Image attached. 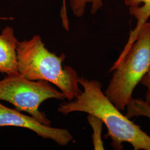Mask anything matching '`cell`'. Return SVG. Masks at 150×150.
Masks as SVG:
<instances>
[{
    "instance_id": "5b68a950",
    "label": "cell",
    "mask_w": 150,
    "mask_h": 150,
    "mask_svg": "<svg viewBox=\"0 0 150 150\" xmlns=\"http://www.w3.org/2000/svg\"><path fill=\"white\" fill-rule=\"evenodd\" d=\"M18 127L31 130L44 139L53 140L64 146L73 140L67 129L54 128L43 125L31 116H27L16 108L6 107L0 102V127Z\"/></svg>"
},
{
    "instance_id": "8992f818",
    "label": "cell",
    "mask_w": 150,
    "mask_h": 150,
    "mask_svg": "<svg viewBox=\"0 0 150 150\" xmlns=\"http://www.w3.org/2000/svg\"><path fill=\"white\" fill-rule=\"evenodd\" d=\"M125 4L129 8V14L136 20V25L129 35V38L118 59L114 62L110 71H112L123 59L134 42L140 29L148 22L150 17V0H125Z\"/></svg>"
},
{
    "instance_id": "8fae6325",
    "label": "cell",
    "mask_w": 150,
    "mask_h": 150,
    "mask_svg": "<svg viewBox=\"0 0 150 150\" xmlns=\"http://www.w3.org/2000/svg\"><path fill=\"white\" fill-rule=\"evenodd\" d=\"M140 83L147 89L145 94V101L150 103V70L144 76Z\"/></svg>"
},
{
    "instance_id": "52a82bcc",
    "label": "cell",
    "mask_w": 150,
    "mask_h": 150,
    "mask_svg": "<svg viewBox=\"0 0 150 150\" xmlns=\"http://www.w3.org/2000/svg\"><path fill=\"white\" fill-rule=\"evenodd\" d=\"M18 41L13 28L7 26L0 34V73L12 75L18 73L16 48Z\"/></svg>"
},
{
    "instance_id": "3957f363",
    "label": "cell",
    "mask_w": 150,
    "mask_h": 150,
    "mask_svg": "<svg viewBox=\"0 0 150 150\" xmlns=\"http://www.w3.org/2000/svg\"><path fill=\"white\" fill-rule=\"evenodd\" d=\"M150 70V22L141 27L134 42L118 66L105 94L120 111L133 100L136 87Z\"/></svg>"
},
{
    "instance_id": "6da1fadb",
    "label": "cell",
    "mask_w": 150,
    "mask_h": 150,
    "mask_svg": "<svg viewBox=\"0 0 150 150\" xmlns=\"http://www.w3.org/2000/svg\"><path fill=\"white\" fill-rule=\"evenodd\" d=\"M83 90L74 100L61 103L59 112L67 115L74 112L87 113L100 119L107 127V136L115 150H122L128 143L134 150H150V136L116 107L102 90V83L95 80L79 77Z\"/></svg>"
},
{
    "instance_id": "30bf717a",
    "label": "cell",
    "mask_w": 150,
    "mask_h": 150,
    "mask_svg": "<svg viewBox=\"0 0 150 150\" xmlns=\"http://www.w3.org/2000/svg\"><path fill=\"white\" fill-rule=\"evenodd\" d=\"M87 120L93 129L92 141L94 150H104L105 147L101 137L103 123L100 119L90 114H88Z\"/></svg>"
},
{
    "instance_id": "9c48e42d",
    "label": "cell",
    "mask_w": 150,
    "mask_h": 150,
    "mask_svg": "<svg viewBox=\"0 0 150 150\" xmlns=\"http://www.w3.org/2000/svg\"><path fill=\"white\" fill-rule=\"evenodd\" d=\"M126 116L129 118L134 117H146L150 119V103L145 100L134 98L126 107Z\"/></svg>"
},
{
    "instance_id": "ba28073f",
    "label": "cell",
    "mask_w": 150,
    "mask_h": 150,
    "mask_svg": "<svg viewBox=\"0 0 150 150\" xmlns=\"http://www.w3.org/2000/svg\"><path fill=\"white\" fill-rule=\"evenodd\" d=\"M90 5L91 13L96 14L102 8V0H70L71 10L74 16L81 17L84 15L86 6Z\"/></svg>"
},
{
    "instance_id": "277c9868",
    "label": "cell",
    "mask_w": 150,
    "mask_h": 150,
    "mask_svg": "<svg viewBox=\"0 0 150 150\" xmlns=\"http://www.w3.org/2000/svg\"><path fill=\"white\" fill-rule=\"evenodd\" d=\"M52 98L63 101L66 97L48 81L30 80L19 73L7 75L0 80V101L10 103L17 110L49 126L52 122L39 108L42 102Z\"/></svg>"
},
{
    "instance_id": "7a4b0ae2",
    "label": "cell",
    "mask_w": 150,
    "mask_h": 150,
    "mask_svg": "<svg viewBox=\"0 0 150 150\" xmlns=\"http://www.w3.org/2000/svg\"><path fill=\"white\" fill-rule=\"evenodd\" d=\"M16 52L18 72L25 78L48 81L57 86L69 101L80 93L77 72L71 66H63L65 54L58 56L50 52L40 36L18 41Z\"/></svg>"
}]
</instances>
